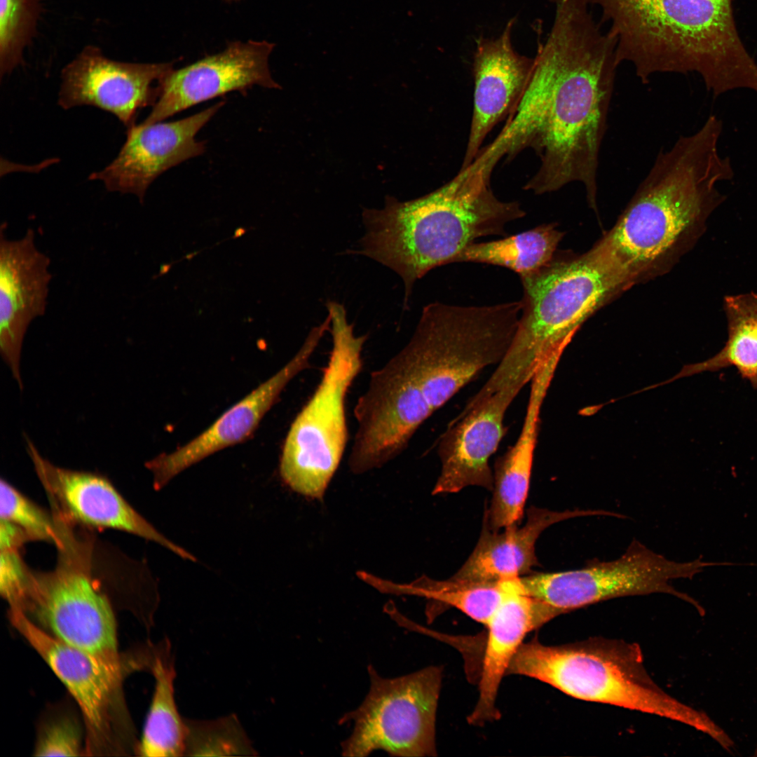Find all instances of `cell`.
Masks as SVG:
<instances>
[{"mask_svg": "<svg viewBox=\"0 0 757 757\" xmlns=\"http://www.w3.org/2000/svg\"><path fill=\"white\" fill-rule=\"evenodd\" d=\"M526 384L503 388L451 421L438 440L441 470L432 494L457 493L470 486L493 490L489 461L507 432L505 413Z\"/></svg>", "mask_w": 757, "mask_h": 757, "instance_id": "cell-17", "label": "cell"}, {"mask_svg": "<svg viewBox=\"0 0 757 757\" xmlns=\"http://www.w3.org/2000/svg\"><path fill=\"white\" fill-rule=\"evenodd\" d=\"M545 683L566 695L658 716L684 723L717 742L725 732L704 711L686 705L654 682L639 645L622 640L593 638L548 646L537 639L524 642L507 675Z\"/></svg>", "mask_w": 757, "mask_h": 757, "instance_id": "cell-6", "label": "cell"}, {"mask_svg": "<svg viewBox=\"0 0 757 757\" xmlns=\"http://www.w3.org/2000/svg\"><path fill=\"white\" fill-rule=\"evenodd\" d=\"M564 233L555 224H543L502 239L473 243L453 263L473 262L505 267L520 277L531 274L549 263L556 254Z\"/></svg>", "mask_w": 757, "mask_h": 757, "instance_id": "cell-27", "label": "cell"}, {"mask_svg": "<svg viewBox=\"0 0 757 757\" xmlns=\"http://www.w3.org/2000/svg\"><path fill=\"white\" fill-rule=\"evenodd\" d=\"M370 688L362 703L344 714L353 721L341 743L343 756H368L381 749L392 756H435V723L442 668L430 666L394 678L381 676L369 665Z\"/></svg>", "mask_w": 757, "mask_h": 757, "instance_id": "cell-10", "label": "cell"}, {"mask_svg": "<svg viewBox=\"0 0 757 757\" xmlns=\"http://www.w3.org/2000/svg\"><path fill=\"white\" fill-rule=\"evenodd\" d=\"M27 450L35 471L64 519L97 528H111L154 541L180 557L196 558L158 531L120 494L105 476L92 472L60 468L39 453L25 437Z\"/></svg>", "mask_w": 757, "mask_h": 757, "instance_id": "cell-15", "label": "cell"}, {"mask_svg": "<svg viewBox=\"0 0 757 757\" xmlns=\"http://www.w3.org/2000/svg\"><path fill=\"white\" fill-rule=\"evenodd\" d=\"M514 20L507 22L499 36L477 39L473 114L461 169L472 163L491 130L514 113L530 83L535 58L514 50L512 43Z\"/></svg>", "mask_w": 757, "mask_h": 757, "instance_id": "cell-20", "label": "cell"}, {"mask_svg": "<svg viewBox=\"0 0 757 757\" xmlns=\"http://www.w3.org/2000/svg\"><path fill=\"white\" fill-rule=\"evenodd\" d=\"M753 756H757V746H756V749L755 750V753H754Z\"/></svg>", "mask_w": 757, "mask_h": 757, "instance_id": "cell-34", "label": "cell"}, {"mask_svg": "<svg viewBox=\"0 0 757 757\" xmlns=\"http://www.w3.org/2000/svg\"><path fill=\"white\" fill-rule=\"evenodd\" d=\"M586 516L620 517L621 514L603 510L554 511L531 506L521 526L514 524L500 532L491 531L483 524L472 552L451 578L461 581L487 582L524 575L538 565L535 546L545 529L564 520Z\"/></svg>", "mask_w": 757, "mask_h": 757, "instance_id": "cell-22", "label": "cell"}, {"mask_svg": "<svg viewBox=\"0 0 757 757\" xmlns=\"http://www.w3.org/2000/svg\"><path fill=\"white\" fill-rule=\"evenodd\" d=\"M551 374L537 371L531 388L522 428L516 440L496 461L493 497L484 525L491 531L517 524L524 514L538 435L540 412Z\"/></svg>", "mask_w": 757, "mask_h": 757, "instance_id": "cell-23", "label": "cell"}, {"mask_svg": "<svg viewBox=\"0 0 757 757\" xmlns=\"http://www.w3.org/2000/svg\"><path fill=\"white\" fill-rule=\"evenodd\" d=\"M225 1H238V0H225Z\"/></svg>", "mask_w": 757, "mask_h": 757, "instance_id": "cell-35", "label": "cell"}, {"mask_svg": "<svg viewBox=\"0 0 757 757\" xmlns=\"http://www.w3.org/2000/svg\"><path fill=\"white\" fill-rule=\"evenodd\" d=\"M723 311L728 327L724 346L711 358L686 367L681 374L713 372L733 367L757 389V293L725 296Z\"/></svg>", "mask_w": 757, "mask_h": 757, "instance_id": "cell-26", "label": "cell"}, {"mask_svg": "<svg viewBox=\"0 0 757 757\" xmlns=\"http://www.w3.org/2000/svg\"><path fill=\"white\" fill-rule=\"evenodd\" d=\"M150 672L155 681L154 690L135 752L141 756H184V717L181 716L175 700L176 670L168 639Z\"/></svg>", "mask_w": 757, "mask_h": 757, "instance_id": "cell-24", "label": "cell"}, {"mask_svg": "<svg viewBox=\"0 0 757 757\" xmlns=\"http://www.w3.org/2000/svg\"><path fill=\"white\" fill-rule=\"evenodd\" d=\"M333 346L313 395L294 419L286 436L280 474L293 491L322 499L337 470L348 437L346 394L362 367L367 336H357L343 305L327 304Z\"/></svg>", "mask_w": 757, "mask_h": 757, "instance_id": "cell-8", "label": "cell"}, {"mask_svg": "<svg viewBox=\"0 0 757 757\" xmlns=\"http://www.w3.org/2000/svg\"><path fill=\"white\" fill-rule=\"evenodd\" d=\"M324 334L322 327H313L286 364L228 409L206 430L173 452L160 454L147 461L145 466L153 474L154 489L160 490L189 467L249 437L289 381L309 367L311 357Z\"/></svg>", "mask_w": 757, "mask_h": 757, "instance_id": "cell-18", "label": "cell"}, {"mask_svg": "<svg viewBox=\"0 0 757 757\" xmlns=\"http://www.w3.org/2000/svg\"><path fill=\"white\" fill-rule=\"evenodd\" d=\"M722 125L711 115L696 132L660 151L616 224L591 249L625 289L670 269L725 200L716 184L734 171L718 151Z\"/></svg>", "mask_w": 757, "mask_h": 757, "instance_id": "cell-2", "label": "cell"}, {"mask_svg": "<svg viewBox=\"0 0 757 757\" xmlns=\"http://www.w3.org/2000/svg\"><path fill=\"white\" fill-rule=\"evenodd\" d=\"M520 279L524 296L518 327L505 357L479 390L482 397L516 382H531L547 357L564 350L592 314L625 290L591 250L572 258L554 255Z\"/></svg>", "mask_w": 757, "mask_h": 757, "instance_id": "cell-7", "label": "cell"}, {"mask_svg": "<svg viewBox=\"0 0 757 757\" xmlns=\"http://www.w3.org/2000/svg\"><path fill=\"white\" fill-rule=\"evenodd\" d=\"M274 44L266 41H234L222 52L170 71L158 84V99L141 123L161 122L189 107L254 86L280 88L270 72Z\"/></svg>", "mask_w": 757, "mask_h": 757, "instance_id": "cell-14", "label": "cell"}, {"mask_svg": "<svg viewBox=\"0 0 757 757\" xmlns=\"http://www.w3.org/2000/svg\"><path fill=\"white\" fill-rule=\"evenodd\" d=\"M504 581L505 592L485 625L487 632L478 676L479 696L468 716V723L475 726L500 718L496 707L498 690L527 634L566 613L518 591L511 579Z\"/></svg>", "mask_w": 757, "mask_h": 757, "instance_id": "cell-21", "label": "cell"}, {"mask_svg": "<svg viewBox=\"0 0 757 757\" xmlns=\"http://www.w3.org/2000/svg\"><path fill=\"white\" fill-rule=\"evenodd\" d=\"M616 39L619 64L643 83L658 73H698L716 97L757 86V63L739 36L731 0H587Z\"/></svg>", "mask_w": 757, "mask_h": 757, "instance_id": "cell-3", "label": "cell"}, {"mask_svg": "<svg viewBox=\"0 0 757 757\" xmlns=\"http://www.w3.org/2000/svg\"><path fill=\"white\" fill-rule=\"evenodd\" d=\"M520 314L517 301L484 306L430 304L409 343L377 369L378 378L419 428L486 368L501 362Z\"/></svg>", "mask_w": 757, "mask_h": 757, "instance_id": "cell-5", "label": "cell"}, {"mask_svg": "<svg viewBox=\"0 0 757 757\" xmlns=\"http://www.w3.org/2000/svg\"><path fill=\"white\" fill-rule=\"evenodd\" d=\"M0 517L24 529L32 540L63 545V525L59 517L51 516L6 479L0 482Z\"/></svg>", "mask_w": 757, "mask_h": 757, "instance_id": "cell-30", "label": "cell"}, {"mask_svg": "<svg viewBox=\"0 0 757 757\" xmlns=\"http://www.w3.org/2000/svg\"><path fill=\"white\" fill-rule=\"evenodd\" d=\"M56 567L32 572L15 608L61 641L114 663H123L118 648L111 604L91 575L89 550L67 528Z\"/></svg>", "mask_w": 757, "mask_h": 757, "instance_id": "cell-9", "label": "cell"}, {"mask_svg": "<svg viewBox=\"0 0 757 757\" xmlns=\"http://www.w3.org/2000/svg\"><path fill=\"white\" fill-rule=\"evenodd\" d=\"M40 0H0V73L9 74L22 62L39 13Z\"/></svg>", "mask_w": 757, "mask_h": 757, "instance_id": "cell-29", "label": "cell"}, {"mask_svg": "<svg viewBox=\"0 0 757 757\" xmlns=\"http://www.w3.org/2000/svg\"><path fill=\"white\" fill-rule=\"evenodd\" d=\"M19 549L1 550L0 553V592L9 607L18 606L29 586L32 575Z\"/></svg>", "mask_w": 757, "mask_h": 757, "instance_id": "cell-32", "label": "cell"}, {"mask_svg": "<svg viewBox=\"0 0 757 757\" xmlns=\"http://www.w3.org/2000/svg\"><path fill=\"white\" fill-rule=\"evenodd\" d=\"M723 564L704 562L701 557L684 563L669 560L634 540L615 560L594 559L578 569L524 575L514 582L519 592L566 613L618 597L664 593L690 603L703 616L705 611L698 602L676 590L671 581L692 579L705 566Z\"/></svg>", "mask_w": 757, "mask_h": 757, "instance_id": "cell-12", "label": "cell"}, {"mask_svg": "<svg viewBox=\"0 0 757 757\" xmlns=\"http://www.w3.org/2000/svg\"><path fill=\"white\" fill-rule=\"evenodd\" d=\"M0 233V351L22 388L20 359L32 322L46 314L52 280L50 259L38 247L34 230L10 239Z\"/></svg>", "mask_w": 757, "mask_h": 757, "instance_id": "cell-19", "label": "cell"}, {"mask_svg": "<svg viewBox=\"0 0 757 757\" xmlns=\"http://www.w3.org/2000/svg\"><path fill=\"white\" fill-rule=\"evenodd\" d=\"M224 104L217 102L176 121L127 128L126 139L116 157L89 179L100 181L109 191L135 195L142 203L158 176L204 152V142L197 141L196 135Z\"/></svg>", "mask_w": 757, "mask_h": 757, "instance_id": "cell-16", "label": "cell"}, {"mask_svg": "<svg viewBox=\"0 0 757 757\" xmlns=\"http://www.w3.org/2000/svg\"><path fill=\"white\" fill-rule=\"evenodd\" d=\"M358 575L381 592L425 597L432 603L454 608L484 626L506 590L504 580L480 582L421 577L409 584L396 585L366 572H360Z\"/></svg>", "mask_w": 757, "mask_h": 757, "instance_id": "cell-25", "label": "cell"}, {"mask_svg": "<svg viewBox=\"0 0 757 757\" xmlns=\"http://www.w3.org/2000/svg\"><path fill=\"white\" fill-rule=\"evenodd\" d=\"M85 735L74 711L63 706L51 707L40 720L34 756L85 755Z\"/></svg>", "mask_w": 757, "mask_h": 757, "instance_id": "cell-31", "label": "cell"}, {"mask_svg": "<svg viewBox=\"0 0 757 757\" xmlns=\"http://www.w3.org/2000/svg\"><path fill=\"white\" fill-rule=\"evenodd\" d=\"M13 627L65 686L78 705L86 733L85 755H107L135 749L133 729L124 704V663L111 662L71 646L11 608Z\"/></svg>", "mask_w": 757, "mask_h": 757, "instance_id": "cell-11", "label": "cell"}, {"mask_svg": "<svg viewBox=\"0 0 757 757\" xmlns=\"http://www.w3.org/2000/svg\"><path fill=\"white\" fill-rule=\"evenodd\" d=\"M32 540L30 536L19 526L5 519H0V550L19 549L27 542Z\"/></svg>", "mask_w": 757, "mask_h": 757, "instance_id": "cell-33", "label": "cell"}, {"mask_svg": "<svg viewBox=\"0 0 757 757\" xmlns=\"http://www.w3.org/2000/svg\"><path fill=\"white\" fill-rule=\"evenodd\" d=\"M184 756H254L258 754L236 714L214 719L184 717Z\"/></svg>", "mask_w": 757, "mask_h": 757, "instance_id": "cell-28", "label": "cell"}, {"mask_svg": "<svg viewBox=\"0 0 757 757\" xmlns=\"http://www.w3.org/2000/svg\"><path fill=\"white\" fill-rule=\"evenodd\" d=\"M553 1L554 22L530 83L484 153L497 163L533 149L540 165L525 190L543 194L578 182L596 211L600 151L620 64L616 39L601 32L587 0Z\"/></svg>", "mask_w": 757, "mask_h": 757, "instance_id": "cell-1", "label": "cell"}, {"mask_svg": "<svg viewBox=\"0 0 757 757\" xmlns=\"http://www.w3.org/2000/svg\"><path fill=\"white\" fill-rule=\"evenodd\" d=\"M492 171L477 160L437 189L401 202L388 196L382 210L365 209L360 253L389 267L404 283V304L414 282L430 270L453 264L475 240L507 236L506 225L526 215L490 186Z\"/></svg>", "mask_w": 757, "mask_h": 757, "instance_id": "cell-4", "label": "cell"}, {"mask_svg": "<svg viewBox=\"0 0 757 757\" xmlns=\"http://www.w3.org/2000/svg\"><path fill=\"white\" fill-rule=\"evenodd\" d=\"M172 64L116 61L88 47L62 69L58 104L64 109L97 107L129 128L136 124L139 110L154 105L159 94L154 84L173 69Z\"/></svg>", "mask_w": 757, "mask_h": 757, "instance_id": "cell-13", "label": "cell"}]
</instances>
